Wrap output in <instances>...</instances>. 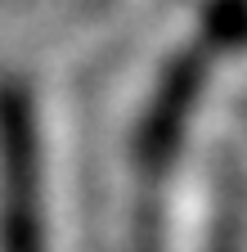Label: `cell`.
I'll return each mask as SVG.
<instances>
[{"label": "cell", "instance_id": "obj_1", "mask_svg": "<svg viewBox=\"0 0 247 252\" xmlns=\"http://www.w3.org/2000/svg\"><path fill=\"white\" fill-rule=\"evenodd\" d=\"M0 252H41L36 135L27 94L0 90Z\"/></svg>", "mask_w": 247, "mask_h": 252}]
</instances>
